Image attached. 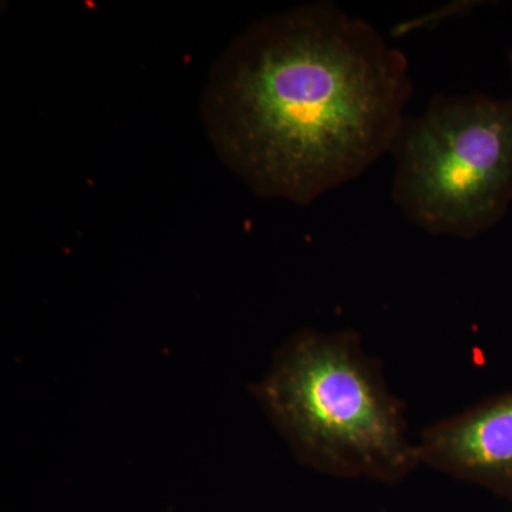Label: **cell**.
<instances>
[{"label": "cell", "instance_id": "3957f363", "mask_svg": "<svg viewBox=\"0 0 512 512\" xmlns=\"http://www.w3.org/2000/svg\"><path fill=\"white\" fill-rule=\"evenodd\" d=\"M392 200L436 237L471 241L512 204V94H436L407 114L392 148Z\"/></svg>", "mask_w": 512, "mask_h": 512}, {"label": "cell", "instance_id": "8992f818", "mask_svg": "<svg viewBox=\"0 0 512 512\" xmlns=\"http://www.w3.org/2000/svg\"><path fill=\"white\" fill-rule=\"evenodd\" d=\"M508 64H510L511 74H512V49L508 52Z\"/></svg>", "mask_w": 512, "mask_h": 512}, {"label": "cell", "instance_id": "277c9868", "mask_svg": "<svg viewBox=\"0 0 512 512\" xmlns=\"http://www.w3.org/2000/svg\"><path fill=\"white\" fill-rule=\"evenodd\" d=\"M417 444L424 466L512 503V392L431 424Z\"/></svg>", "mask_w": 512, "mask_h": 512}, {"label": "cell", "instance_id": "6da1fadb", "mask_svg": "<svg viewBox=\"0 0 512 512\" xmlns=\"http://www.w3.org/2000/svg\"><path fill=\"white\" fill-rule=\"evenodd\" d=\"M409 60L367 20L313 2L255 20L212 66L201 119L259 197L309 205L392 153Z\"/></svg>", "mask_w": 512, "mask_h": 512}, {"label": "cell", "instance_id": "5b68a950", "mask_svg": "<svg viewBox=\"0 0 512 512\" xmlns=\"http://www.w3.org/2000/svg\"><path fill=\"white\" fill-rule=\"evenodd\" d=\"M477 2H466V0H460V2H451L446 6H441L426 13V15L420 16V18L412 20H404L399 23L396 28L392 30V36L400 37L409 35V33L417 32V30L423 29H434L439 28L441 23L447 22L448 19L454 18V16H461L464 13L470 12L471 9L476 8Z\"/></svg>", "mask_w": 512, "mask_h": 512}, {"label": "cell", "instance_id": "7a4b0ae2", "mask_svg": "<svg viewBox=\"0 0 512 512\" xmlns=\"http://www.w3.org/2000/svg\"><path fill=\"white\" fill-rule=\"evenodd\" d=\"M252 392L293 454L319 473L396 484L421 466L404 403L355 330L295 333Z\"/></svg>", "mask_w": 512, "mask_h": 512}]
</instances>
